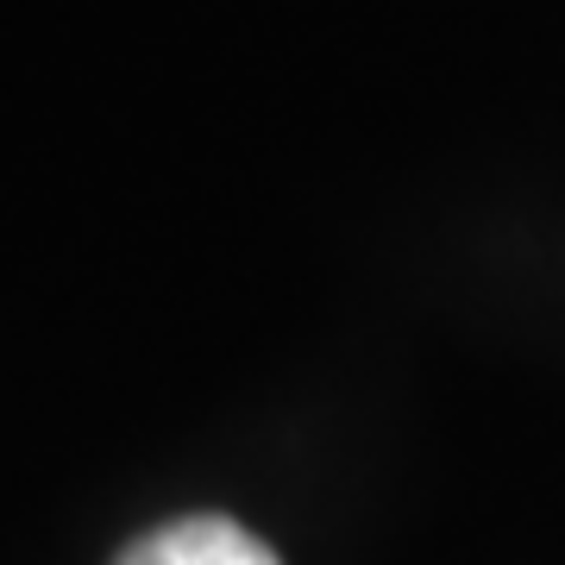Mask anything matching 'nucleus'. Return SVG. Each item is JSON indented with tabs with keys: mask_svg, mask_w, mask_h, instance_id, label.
Returning a JSON list of instances; mask_svg holds the SVG:
<instances>
[{
	"mask_svg": "<svg viewBox=\"0 0 565 565\" xmlns=\"http://www.w3.org/2000/svg\"><path fill=\"white\" fill-rule=\"evenodd\" d=\"M120 565H282L252 527L226 515H182L170 527H151L145 541L120 553Z\"/></svg>",
	"mask_w": 565,
	"mask_h": 565,
	"instance_id": "nucleus-1",
	"label": "nucleus"
}]
</instances>
